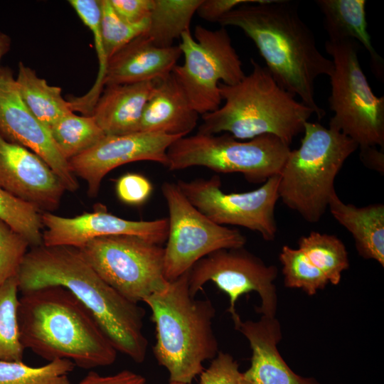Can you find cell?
Instances as JSON below:
<instances>
[{
    "mask_svg": "<svg viewBox=\"0 0 384 384\" xmlns=\"http://www.w3.org/2000/svg\"><path fill=\"white\" fill-rule=\"evenodd\" d=\"M17 318L23 348L48 362L68 359L92 369L116 360L117 350L92 313L64 287L21 292Z\"/></svg>",
    "mask_w": 384,
    "mask_h": 384,
    "instance_id": "cell-3",
    "label": "cell"
},
{
    "mask_svg": "<svg viewBox=\"0 0 384 384\" xmlns=\"http://www.w3.org/2000/svg\"><path fill=\"white\" fill-rule=\"evenodd\" d=\"M0 134L41 158L58 176L65 190L75 192L79 183L61 155L49 129L28 110L18 92L11 70L0 68Z\"/></svg>",
    "mask_w": 384,
    "mask_h": 384,
    "instance_id": "cell-15",
    "label": "cell"
},
{
    "mask_svg": "<svg viewBox=\"0 0 384 384\" xmlns=\"http://www.w3.org/2000/svg\"><path fill=\"white\" fill-rule=\"evenodd\" d=\"M75 367L68 359H55L40 367L0 361V384H72L68 375Z\"/></svg>",
    "mask_w": 384,
    "mask_h": 384,
    "instance_id": "cell-30",
    "label": "cell"
},
{
    "mask_svg": "<svg viewBox=\"0 0 384 384\" xmlns=\"http://www.w3.org/2000/svg\"><path fill=\"white\" fill-rule=\"evenodd\" d=\"M78 384H146V380L142 375L129 370L107 376L90 371Z\"/></svg>",
    "mask_w": 384,
    "mask_h": 384,
    "instance_id": "cell-39",
    "label": "cell"
},
{
    "mask_svg": "<svg viewBox=\"0 0 384 384\" xmlns=\"http://www.w3.org/2000/svg\"><path fill=\"white\" fill-rule=\"evenodd\" d=\"M182 137L139 132L105 136L96 145L68 160L75 176L87 183V194L96 197L103 178L114 169L138 161H151L167 166V150Z\"/></svg>",
    "mask_w": 384,
    "mask_h": 384,
    "instance_id": "cell-14",
    "label": "cell"
},
{
    "mask_svg": "<svg viewBox=\"0 0 384 384\" xmlns=\"http://www.w3.org/2000/svg\"><path fill=\"white\" fill-rule=\"evenodd\" d=\"M156 82L105 86L90 114L105 136L139 132L145 106Z\"/></svg>",
    "mask_w": 384,
    "mask_h": 384,
    "instance_id": "cell-20",
    "label": "cell"
},
{
    "mask_svg": "<svg viewBox=\"0 0 384 384\" xmlns=\"http://www.w3.org/2000/svg\"><path fill=\"white\" fill-rule=\"evenodd\" d=\"M16 83L20 95L31 113L48 129L60 118L73 112L70 101L62 96L61 88L51 86L31 68L18 63Z\"/></svg>",
    "mask_w": 384,
    "mask_h": 384,
    "instance_id": "cell-24",
    "label": "cell"
},
{
    "mask_svg": "<svg viewBox=\"0 0 384 384\" xmlns=\"http://www.w3.org/2000/svg\"><path fill=\"white\" fill-rule=\"evenodd\" d=\"M49 130L56 147L68 161L105 137L92 116H79L73 112L60 118Z\"/></svg>",
    "mask_w": 384,
    "mask_h": 384,
    "instance_id": "cell-27",
    "label": "cell"
},
{
    "mask_svg": "<svg viewBox=\"0 0 384 384\" xmlns=\"http://www.w3.org/2000/svg\"><path fill=\"white\" fill-rule=\"evenodd\" d=\"M0 188V219L22 235L31 247L43 244L41 213Z\"/></svg>",
    "mask_w": 384,
    "mask_h": 384,
    "instance_id": "cell-32",
    "label": "cell"
},
{
    "mask_svg": "<svg viewBox=\"0 0 384 384\" xmlns=\"http://www.w3.org/2000/svg\"><path fill=\"white\" fill-rule=\"evenodd\" d=\"M0 188L37 208L55 210L65 188L50 167L28 149L0 134Z\"/></svg>",
    "mask_w": 384,
    "mask_h": 384,
    "instance_id": "cell-17",
    "label": "cell"
},
{
    "mask_svg": "<svg viewBox=\"0 0 384 384\" xmlns=\"http://www.w3.org/2000/svg\"><path fill=\"white\" fill-rule=\"evenodd\" d=\"M161 193L169 210L164 274L168 282L179 277L201 258L221 249L244 247L238 229L215 223L184 196L176 183L164 182Z\"/></svg>",
    "mask_w": 384,
    "mask_h": 384,
    "instance_id": "cell-11",
    "label": "cell"
},
{
    "mask_svg": "<svg viewBox=\"0 0 384 384\" xmlns=\"http://www.w3.org/2000/svg\"><path fill=\"white\" fill-rule=\"evenodd\" d=\"M263 0H202L196 13L209 22H218L235 8L245 4L262 3Z\"/></svg>",
    "mask_w": 384,
    "mask_h": 384,
    "instance_id": "cell-38",
    "label": "cell"
},
{
    "mask_svg": "<svg viewBox=\"0 0 384 384\" xmlns=\"http://www.w3.org/2000/svg\"><path fill=\"white\" fill-rule=\"evenodd\" d=\"M361 46L355 40L329 41L325 49L332 58L329 128L356 142L358 147L384 149V97H377L368 84L358 58Z\"/></svg>",
    "mask_w": 384,
    "mask_h": 384,
    "instance_id": "cell-8",
    "label": "cell"
},
{
    "mask_svg": "<svg viewBox=\"0 0 384 384\" xmlns=\"http://www.w3.org/2000/svg\"><path fill=\"white\" fill-rule=\"evenodd\" d=\"M10 46V38L4 33L0 32V60L1 58L9 50Z\"/></svg>",
    "mask_w": 384,
    "mask_h": 384,
    "instance_id": "cell-41",
    "label": "cell"
},
{
    "mask_svg": "<svg viewBox=\"0 0 384 384\" xmlns=\"http://www.w3.org/2000/svg\"><path fill=\"white\" fill-rule=\"evenodd\" d=\"M279 175L274 176L257 189L231 193L222 191L218 175L188 181L180 179L176 183L191 203L212 221L244 227L272 241L277 232L274 210L279 199Z\"/></svg>",
    "mask_w": 384,
    "mask_h": 384,
    "instance_id": "cell-13",
    "label": "cell"
},
{
    "mask_svg": "<svg viewBox=\"0 0 384 384\" xmlns=\"http://www.w3.org/2000/svg\"><path fill=\"white\" fill-rule=\"evenodd\" d=\"M277 273L276 266L267 265L244 247L221 249L201 258L191 268L189 293L195 297L208 282H213L229 297L228 311L236 329L242 321L235 309L236 302L242 294L250 292H257L260 298L256 312L261 316H275L277 295L274 282Z\"/></svg>",
    "mask_w": 384,
    "mask_h": 384,
    "instance_id": "cell-12",
    "label": "cell"
},
{
    "mask_svg": "<svg viewBox=\"0 0 384 384\" xmlns=\"http://www.w3.org/2000/svg\"><path fill=\"white\" fill-rule=\"evenodd\" d=\"M284 285L313 296L329 284L325 275L314 266L299 249L284 245L279 256Z\"/></svg>",
    "mask_w": 384,
    "mask_h": 384,
    "instance_id": "cell-31",
    "label": "cell"
},
{
    "mask_svg": "<svg viewBox=\"0 0 384 384\" xmlns=\"http://www.w3.org/2000/svg\"><path fill=\"white\" fill-rule=\"evenodd\" d=\"M181 55L178 46L158 47L144 33L109 59L104 86L162 80L173 72Z\"/></svg>",
    "mask_w": 384,
    "mask_h": 384,
    "instance_id": "cell-19",
    "label": "cell"
},
{
    "mask_svg": "<svg viewBox=\"0 0 384 384\" xmlns=\"http://www.w3.org/2000/svg\"><path fill=\"white\" fill-rule=\"evenodd\" d=\"M17 279L21 292L47 286L65 287L90 310L117 352L137 363L144 361L148 347L143 332L144 309L107 284L79 248L32 247Z\"/></svg>",
    "mask_w": 384,
    "mask_h": 384,
    "instance_id": "cell-1",
    "label": "cell"
},
{
    "mask_svg": "<svg viewBox=\"0 0 384 384\" xmlns=\"http://www.w3.org/2000/svg\"><path fill=\"white\" fill-rule=\"evenodd\" d=\"M360 149V159L368 169L384 173V151L378 149L375 146L358 147Z\"/></svg>",
    "mask_w": 384,
    "mask_h": 384,
    "instance_id": "cell-40",
    "label": "cell"
},
{
    "mask_svg": "<svg viewBox=\"0 0 384 384\" xmlns=\"http://www.w3.org/2000/svg\"><path fill=\"white\" fill-rule=\"evenodd\" d=\"M251 63V73L238 83L219 84L224 104L202 115L198 132L228 133L242 141L273 134L290 145L314 113L280 87L265 67L253 59Z\"/></svg>",
    "mask_w": 384,
    "mask_h": 384,
    "instance_id": "cell-4",
    "label": "cell"
},
{
    "mask_svg": "<svg viewBox=\"0 0 384 384\" xmlns=\"http://www.w3.org/2000/svg\"><path fill=\"white\" fill-rule=\"evenodd\" d=\"M298 149L291 150L279 175L282 203L306 221L319 222L336 193L334 181L345 161L358 149L341 132L307 121Z\"/></svg>",
    "mask_w": 384,
    "mask_h": 384,
    "instance_id": "cell-6",
    "label": "cell"
},
{
    "mask_svg": "<svg viewBox=\"0 0 384 384\" xmlns=\"http://www.w3.org/2000/svg\"><path fill=\"white\" fill-rule=\"evenodd\" d=\"M188 277L189 271L143 302L155 325L156 360L169 372L170 382L191 384L204 370L203 362L219 351L212 326L215 309L208 299L190 295Z\"/></svg>",
    "mask_w": 384,
    "mask_h": 384,
    "instance_id": "cell-5",
    "label": "cell"
},
{
    "mask_svg": "<svg viewBox=\"0 0 384 384\" xmlns=\"http://www.w3.org/2000/svg\"><path fill=\"white\" fill-rule=\"evenodd\" d=\"M199 114L171 73L157 80L145 106L139 132L186 137L196 127Z\"/></svg>",
    "mask_w": 384,
    "mask_h": 384,
    "instance_id": "cell-21",
    "label": "cell"
},
{
    "mask_svg": "<svg viewBox=\"0 0 384 384\" xmlns=\"http://www.w3.org/2000/svg\"><path fill=\"white\" fill-rule=\"evenodd\" d=\"M18 292L17 276L0 286V361L23 360L25 348L20 341L17 318Z\"/></svg>",
    "mask_w": 384,
    "mask_h": 384,
    "instance_id": "cell-29",
    "label": "cell"
},
{
    "mask_svg": "<svg viewBox=\"0 0 384 384\" xmlns=\"http://www.w3.org/2000/svg\"><path fill=\"white\" fill-rule=\"evenodd\" d=\"M82 255L110 287L137 303L164 289V247L131 235L92 239L79 248Z\"/></svg>",
    "mask_w": 384,
    "mask_h": 384,
    "instance_id": "cell-10",
    "label": "cell"
},
{
    "mask_svg": "<svg viewBox=\"0 0 384 384\" xmlns=\"http://www.w3.org/2000/svg\"><path fill=\"white\" fill-rule=\"evenodd\" d=\"M70 4L82 21L92 31L99 62L98 73L93 86L81 97L72 99L70 102L73 111H80L90 116L93 107L104 90V79L107 70V56L100 28V6L99 0H70Z\"/></svg>",
    "mask_w": 384,
    "mask_h": 384,
    "instance_id": "cell-28",
    "label": "cell"
},
{
    "mask_svg": "<svg viewBox=\"0 0 384 384\" xmlns=\"http://www.w3.org/2000/svg\"><path fill=\"white\" fill-rule=\"evenodd\" d=\"M329 41L353 39L368 53L374 75L384 80V60L373 47L368 31L365 0H317Z\"/></svg>",
    "mask_w": 384,
    "mask_h": 384,
    "instance_id": "cell-22",
    "label": "cell"
},
{
    "mask_svg": "<svg viewBox=\"0 0 384 384\" xmlns=\"http://www.w3.org/2000/svg\"><path fill=\"white\" fill-rule=\"evenodd\" d=\"M298 249L333 285L339 284L343 272L349 267L347 250L336 235L312 231L299 238Z\"/></svg>",
    "mask_w": 384,
    "mask_h": 384,
    "instance_id": "cell-26",
    "label": "cell"
},
{
    "mask_svg": "<svg viewBox=\"0 0 384 384\" xmlns=\"http://www.w3.org/2000/svg\"><path fill=\"white\" fill-rule=\"evenodd\" d=\"M290 151V145L273 134L242 141L228 133L197 132L171 144L166 167L203 166L216 173H240L249 182L262 183L279 175Z\"/></svg>",
    "mask_w": 384,
    "mask_h": 384,
    "instance_id": "cell-7",
    "label": "cell"
},
{
    "mask_svg": "<svg viewBox=\"0 0 384 384\" xmlns=\"http://www.w3.org/2000/svg\"><path fill=\"white\" fill-rule=\"evenodd\" d=\"M169 384H187V383H178V382H170Z\"/></svg>",
    "mask_w": 384,
    "mask_h": 384,
    "instance_id": "cell-43",
    "label": "cell"
},
{
    "mask_svg": "<svg viewBox=\"0 0 384 384\" xmlns=\"http://www.w3.org/2000/svg\"><path fill=\"white\" fill-rule=\"evenodd\" d=\"M152 190L153 186L149 179L136 173L122 176L116 183L117 197L129 205L142 204L149 198Z\"/></svg>",
    "mask_w": 384,
    "mask_h": 384,
    "instance_id": "cell-36",
    "label": "cell"
},
{
    "mask_svg": "<svg viewBox=\"0 0 384 384\" xmlns=\"http://www.w3.org/2000/svg\"><path fill=\"white\" fill-rule=\"evenodd\" d=\"M236 330L246 338L252 350L250 366L242 373L245 379L252 384H319L314 378L293 372L282 358L277 349L281 325L275 316L241 321Z\"/></svg>",
    "mask_w": 384,
    "mask_h": 384,
    "instance_id": "cell-18",
    "label": "cell"
},
{
    "mask_svg": "<svg viewBox=\"0 0 384 384\" xmlns=\"http://www.w3.org/2000/svg\"><path fill=\"white\" fill-rule=\"evenodd\" d=\"M30 246L22 235L0 219V286L17 276Z\"/></svg>",
    "mask_w": 384,
    "mask_h": 384,
    "instance_id": "cell-34",
    "label": "cell"
},
{
    "mask_svg": "<svg viewBox=\"0 0 384 384\" xmlns=\"http://www.w3.org/2000/svg\"><path fill=\"white\" fill-rule=\"evenodd\" d=\"M115 12L129 23H139L149 18L154 0H110Z\"/></svg>",
    "mask_w": 384,
    "mask_h": 384,
    "instance_id": "cell-37",
    "label": "cell"
},
{
    "mask_svg": "<svg viewBox=\"0 0 384 384\" xmlns=\"http://www.w3.org/2000/svg\"><path fill=\"white\" fill-rule=\"evenodd\" d=\"M100 208L73 218L43 212V244L80 248L92 239L115 235H136L159 245L167 240V218L132 220L114 215L105 208Z\"/></svg>",
    "mask_w": 384,
    "mask_h": 384,
    "instance_id": "cell-16",
    "label": "cell"
},
{
    "mask_svg": "<svg viewBox=\"0 0 384 384\" xmlns=\"http://www.w3.org/2000/svg\"><path fill=\"white\" fill-rule=\"evenodd\" d=\"M180 40L184 60L172 73L199 114L214 112L222 102L219 84L233 85L245 76L230 37L224 27L210 30L198 25L194 36L188 29Z\"/></svg>",
    "mask_w": 384,
    "mask_h": 384,
    "instance_id": "cell-9",
    "label": "cell"
},
{
    "mask_svg": "<svg viewBox=\"0 0 384 384\" xmlns=\"http://www.w3.org/2000/svg\"><path fill=\"white\" fill-rule=\"evenodd\" d=\"M202 0H154L144 33L161 48H169L190 29L193 16Z\"/></svg>",
    "mask_w": 384,
    "mask_h": 384,
    "instance_id": "cell-25",
    "label": "cell"
},
{
    "mask_svg": "<svg viewBox=\"0 0 384 384\" xmlns=\"http://www.w3.org/2000/svg\"><path fill=\"white\" fill-rule=\"evenodd\" d=\"M218 23L241 29L257 47L277 83L298 96L319 119L325 116L316 102L315 81L320 75L329 77L334 63L318 49L313 31L299 16L297 2L263 0L242 4Z\"/></svg>",
    "mask_w": 384,
    "mask_h": 384,
    "instance_id": "cell-2",
    "label": "cell"
},
{
    "mask_svg": "<svg viewBox=\"0 0 384 384\" xmlns=\"http://www.w3.org/2000/svg\"><path fill=\"white\" fill-rule=\"evenodd\" d=\"M328 208L333 217L352 235L358 255L384 267V206L364 207L343 203L335 193Z\"/></svg>",
    "mask_w": 384,
    "mask_h": 384,
    "instance_id": "cell-23",
    "label": "cell"
},
{
    "mask_svg": "<svg viewBox=\"0 0 384 384\" xmlns=\"http://www.w3.org/2000/svg\"><path fill=\"white\" fill-rule=\"evenodd\" d=\"M242 375L233 357L219 351L208 368L201 373L199 384H238Z\"/></svg>",
    "mask_w": 384,
    "mask_h": 384,
    "instance_id": "cell-35",
    "label": "cell"
},
{
    "mask_svg": "<svg viewBox=\"0 0 384 384\" xmlns=\"http://www.w3.org/2000/svg\"><path fill=\"white\" fill-rule=\"evenodd\" d=\"M238 384H252V383L248 381L247 380L245 379L242 375V378H240Z\"/></svg>",
    "mask_w": 384,
    "mask_h": 384,
    "instance_id": "cell-42",
    "label": "cell"
},
{
    "mask_svg": "<svg viewBox=\"0 0 384 384\" xmlns=\"http://www.w3.org/2000/svg\"><path fill=\"white\" fill-rule=\"evenodd\" d=\"M100 28L103 44L109 59L137 37L146 33L149 19L139 23H129L115 12L110 0H99Z\"/></svg>",
    "mask_w": 384,
    "mask_h": 384,
    "instance_id": "cell-33",
    "label": "cell"
}]
</instances>
